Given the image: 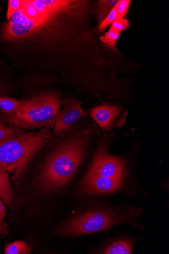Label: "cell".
<instances>
[{
	"label": "cell",
	"instance_id": "obj_2",
	"mask_svg": "<svg viewBox=\"0 0 169 254\" xmlns=\"http://www.w3.org/2000/svg\"><path fill=\"white\" fill-rule=\"evenodd\" d=\"M88 208L79 211L64 221L57 233L63 237H76L110 230L120 224L132 225L136 229L144 228L139 223L146 209L126 203L113 204L107 198H99Z\"/></svg>",
	"mask_w": 169,
	"mask_h": 254
},
{
	"label": "cell",
	"instance_id": "obj_13",
	"mask_svg": "<svg viewBox=\"0 0 169 254\" xmlns=\"http://www.w3.org/2000/svg\"><path fill=\"white\" fill-rule=\"evenodd\" d=\"M21 104V101L14 98L0 97V109L3 114L7 115L16 111Z\"/></svg>",
	"mask_w": 169,
	"mask_h": 254
},
{
	"label": "cell",
	"instance_id": "obj_14",
	"mask_svg": "<svg viewBox=\"0 0 169 254\" xmlns=\"http://www.w3.org/2000/svg\"><path fill=\"white\" fill-rule=\"evenodd\" d=\"M120 33L112 28L107 32L104 35L101 36V41L105 44L110 49L114 50L116 48V43L118 39Z\"/></svg>",
	"mask_w": 169,
	"mask_h": 254
},
{
	"label": "cell",
	"instance_id": "obj_23",
	"mask_svg": "<svg viewBox=\"0 0 169 254\" xmlns=\"http://www.w3.org/2000/svg\"><path fill=\"white\" fill-rule=\"evenodd\" d=\"M1 250H0V254H1Z\"/></svg>",
	"mask_w": 169,
	"mask_h": 254
},
{
	"label": "cell",
	"instance_id": "obj_20",
	"mask_svg": "<svg viewBox=\"0 0 169 254\" xmlns=\"http://www.w3.org/2000/svg\"><path fill=\"white\" fill-rule=\"evenodd\" d=\"M116 18V6L112 10L110 13L102 21L99 26V31L102 32L105 31L113 22Z\"/></svg>",
	"mask_w": 169,
	"mask_h": 254
},
{
	"label": "cell",
	"instance_id": "obj_11",
	"mask_svg": "<svg viewBox=\"0 0 169 254\" xmlns=\"http://www.w3.org/2000/svg\"><path fill=\"white\" fill-rule=\"evenodd\" d=\"M120 0H101L98 1L96 13L100 23L110 13L116 6Z\"/></svg>",
	"mask_w": 169,
	"mask_h": 254
},
{
	"label": "cell",
	"instance_id": "obj_21",
	"mask_svg": "<svg viewBox=\"0 0 169 254\" xmlns=\"http://www.w3.org/2000/svg\"><path fill=\"white\" fill-rule=\"evenodd\" d=\"M9 87L5 82H0V97H3L9 91ZM1 114V112H0Z\"/></svg>",
	"mask_w": 169,
	"mask_h": 254
},
{
	"label": "cell",
	"instance_id": "obj_10",
	"mask_svg": "<svg viewBox=\"0 0 169 254\" xmlns=\"http://www.w3.org/2000/svg\"><path fill=\"white\" fill-rule=\"evenodd\" d=\"M14 192L6 168L0 165V199L2 200L11 210L14 209Z\"/></svg>",
	"mask_w": 169,
	"mask_h": 254
},
{
	"label": "cell",
	"instance_id": "obj_18",
	"mask_svg": "<svg viewBox=\"0 0 169 254\" xmlns=\"http://www.w3.org/2000/svg\"><path fill=\"white\" fill-rule=\"evenodd\" d=\"M129 0H120L116 6V19L122 18L125 16L130 4Z\"/></svg>",
	"mask_w": 169,
	"mask_h": 254
},
{
	"label": "cell",
	"instance_id": "obj_5",
	"mask_svg": "<svg viewBox=\"0 0 169 254\" xmlns=\"http://www.w3.org/2000/svg\"><path fill=\"white\" fill-rule=\"evenodd\" d=\"M62 103L60 92H50L21 101L19 107L13 113L0 114V120L21 130L47 127L54 128L55 118Z\"/></svg>",
	"mask_w": 169,
	"mask_h": 254
},
{
	"label": "cell",
	"instance_id": "obj_22",
	"mask_svg": "<svg viewBox=\"0 0 169 254\" xmlns=\"http://www.w3.org/2000/svg\"><path fill=\"white\" fill-rule=\"evenodd\" d=\"M169 178H167L163 180L161 184V188L163 190L167 192H169Z\"/></svg>",
	"mask_w": 169,
	"mask_h": 254
},
{
	"label": "cell",
	"instance_id": "obj_6",
	"mask_svg": "<svg viewBox=\"0 0 169 254\" xmlns=\"http://www.w3.org/2000/svg\"><path fill=\"white\" fill-rule=\"evenodd\" d=\"M77 192L82 196L94 198H107L120 194L129 198H138L139 192L145 196L148 195L136 178H107L86 173L79 183Z\"/></svg>",
	"mask_w": 169,
	"mask_h": 254
},
{
	"label": "cell",
	"instance_id": "obj_15",
	"mask_svg": "<svg viewBox=\"0 0 169 254\" xmlns=\"http://www.w3.org/2000/svg\"><path fill=\"white\" fill-rule=\"evenodd\" d=\"M7 211L4 202L0 200V235H1L2 239H4L9 235L8 224L5 220Z\"/></svg>",
	"mask_w": 169,
	"mask_h": 254
},
{
	"label": "cell",
	"instance_id": "obj_24",
	"mask_svg": "<svg viewBox=\"0 0 169 254\" xmlns=\"http://www.w3.org/2000/svg\"><path fill=\"white\" fill-rule=\"evenodd\" d=\"M0 2H1V1H0Z\"/></svg>",
	"mask_w": 169,
	"mask_h": 254
},
{
	"label": "cell",
	"instance_id": "obj_4",
	"mask_svg": "<svg viewBox=\"0 0 169 254\" xmlns=\"http://www.w3.org/2000/svg\"><path fill=\"white\" fill-rule=\"evenodd\" d=\"M52 133L48 127L38 132L20 130L0 140V165L11 174L13 182H17L25 174L31 161L49 140Z\"/></svg>",
	"mask_w": 169,
	"mask_h": 254
},
{
	"label": "cell",
	"instance_id": "obj_17",
	"mask_svg": "<svg viewBox=\"0 0 169 254\" xmlns=\"http://www.w3.org/2000/svg\"><path fill=\"white\" fill-rule=\"evenodd\" d=\"M21 129L10 126L0 120V140L18 132Z\"/></svg>",
	"mask_w": 169,
	"mask_h": 254
},
{
	"label": "cell",
	"instance_id": "obj_9",
	"mask_svg": "<svg viewBox=\"0 0 169 254\" xmlns=\"http://www.w3.org/2000/svg\"><path fill=\"white\" fill-rule=\"evenodd\" d=\"M138 242V238L125 234L108 235L100 245L92 250L91 253L98 254H132Z\"/></svg>",
	"mask_w": 169,
	"mask_h": 254
},
{
	"label": "cell",
	"instance_id": "obj_8",
	"mask_svg": "<svg viewBox=\"0 0 169 254\" xmlns=\"http://www.w3.org/2000/svg\"><path fill=\"white\" fill-rule=\"evenodd\" d=\"M82 103L74 98H66L61 111L55 118L52 136L69 129L78 121L86 117L88 112L82 108Z\"/></svg>",
	"mask_w": 169,
	"mask_h": 254
},
{
	"label": "cell",
	"instance_id": "obj_1",
	"mask_svg": "<svg viewBox=\"0 0 169 254\" xmlns=\"http://www.w3.org/2000/svg\"><path fill=\"white\" fill-rule=\"evenodd\" d=\"M57 134L58 139L47 157L37 181L45 193L58 192L74 180L91 148L97 144L102 132L91 122L72 126Z\"/></svg>",
	"mask_w": 169,
	"mask_h": 254
},
{
	"label": "cell",
	"instance_id": "obj_3",
	"mask_svg": "<svg viewBox=\"0 0 169 254\" xmlns=\"http://www.w3.org/2000/svg\"><path fill=\"white\" fill-rule=\"evenodd\" d=\"M119 129L102 133L96 144L91 162L86 173L117 179L136 178L135 164L139 151V141L133 142L124 153L116 155L111 153L114 144L126 133L118 136Z\"/></svg>",
	"mask_w": 169,
	"mask_h": 254
},
{
	"label": "cell",
	"instance_id": "obj_12",
	"mask_svg": "<svg viewBox=\"0 0 169 254\" xmlns=\"http://www.w3.org/2000/svg\"><path fill=\"white\" fill-rule=\"evenodd\" d=\"M33 249L25 242L15 241L8 244L5 248V254H29Z\"/></svg>",
	"mask_w": 169,
	"mask_h": 254
},
{
	"label": "cell",
	"instance_id": "obj_16",
	"mask_svg": "<svg viewBox=\"0 0 169 254\" xmlns=\"http://www.w3.org/2000/svg\"><path fill=\"white\" fill-rule=\"evenodd\" d=\"M25 2V0H9L6 14L7 20H9L16 11L21 9Z\"/></svg>",
	"mask_w": 169,
	"mask_h": 254
},
{
	"label": "cell",
	"instance_id": "obj_19",
	"mask_svg": "<svg viewBox=\"0 0 169 254\" xmlns=\"http://www.w3.org/2000/svg\"><path fill=\"white\" fill-rule=\"evenodd\" d=\"M130 23L129 20L126 18L116 19L112 24L111 28L121 32L130 28Z\"/></svg>",
	"mask_w": 169,
	"mask_h": 254
},
{
	"label": "cell",
	"instance_id": "obj_7",
	"mask_svg": "<svg viewBox=\"0 0 169 254\" xmlns=\"http://www.w3.org/2000/svg\"><path fill=\"white\" fill-rule=\"evenodd\" d=\"M102 104L91 110L90 117L102 133L123 127L126 123L128 110L118 105L102 101Z\"/></svg>",
	"mask_w": 169,
	"mask_h": 254
}]
</instances>
